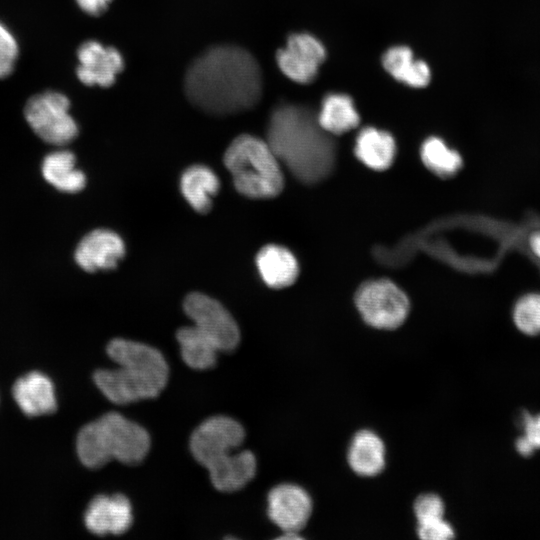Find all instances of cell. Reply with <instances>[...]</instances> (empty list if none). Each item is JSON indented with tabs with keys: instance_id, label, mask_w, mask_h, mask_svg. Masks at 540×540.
Instances as JSON below:
<instances>
[{
	"instance_id": "obj_27",
	"label": "cell",
	"mask_w": 540,
	"mask_h": 540,
	"mask_svg": "<svg viewBox=\"0 0 540 540\" xmlns=\"http://www.w3.org/2000/svg\"><path fill=\"white\" fill-rule=\"evenodd\" d=\"M444 511V503L436 494H422L414 502V513L418 525L431 524L444 519Z\"/></svg>"
},
{
	"instance_id": "obj_19",
	"label": "cell",
	"mask_w": 540,
	"mask_h": 540,
	"mask_svg": "<svg viewBox=\"0 0 540 540\" xmlns=\"http://www.w3.org/2000/svg\"><path fill=\"white\" fill-rule=\"evenodd\" d=\"M220 187L216 174L204 165L186 169L180 180V188L187 202L199 213H206L212 205V197Z\"/></svg>"
},
{
	"instance_id": "obj_28",
	"label": "cell",
	"mask_w": 540,
	"mask_h": 540,
	"mask_svg": "<svg viewBox=\"0 0 540 540\" xmlns=\"http://www.w3.org/2000/svg\"><path fill=\"white\" fill-rule=\"evenodd\" d=\"M18 53V43L14 35L0 22V79L12 73Z\"/></svg>"
},
{
	"instance_id": "obj_2",
	"label": "cell",
	"mask_w": 540,
	"mask_h": 540,
	"mask_svg": "<svg viewBox=\"0 0 540 540\" xmlns=\"http://www.w3.org/2000/svg\"><path fill=\"white\" fill-rule=\"evenodd\" d=\"M267 143L277 159L299 180L325 178L335 161V144L308 108L294 104L276 107L269 119Z\"/></svg>"
},
{
	"instance_id": "obj_7",
	"label": "cell",
	"mask_w": 540,
	"mask_h": 540,
	"mask_svg": "<svg viewBox=\"0 0 540 540\" xmlns=\"http://www.w3.org/2000/svg\"><path fill=\"white\" fill-rule=\"evenodd\" d=\"M69 109L67 96L57 91H45L27 101L24 115L29 126L42 140L62 146L78 135V125Z\"/></svg>"
},
{
	"instance_id": "obj_29",
	"label": "cell",
	"mask_w": 540,
	"mask_h": 540,
	"mask_svg": "<svg viewBox=\"0 0 540 540\" xmlns=\"http://www.w3.org/2000/svg\"><path fill=\"white\" fill-rule=\"evenodd\" d=\"M418 536L423 540H448L455 537L452 526L443 520L417 526Z\"/></svg>"
},
{
	"instance_id": "obj_18",
	"label": "cell",
	"mask_w": 540,
	"mask_h": 540,
	"mask_svg": "<svg viewBox=\"0 0 540 540\" xmlns=\"http://www.w3.org/2000/svg\"><path fill=\"white\" fill-rule=\"evenodd\" d=\"M44 179L59 191L76 193L86 185L85 174L76 167L75 155L69 150L47 154L41 165Z\"/></svg>"
},
{
	"instance_id": "obj_10",
	"label": "cell",
	"mask_w": 540,
	"mask_h": 540,
	"mask_svg": "<svg viewBox=\"0 0 540 540\" xmlns=\"http://www.w3.org/2000/svg\"><path fill=\"white\" fill-rule=\"evenodd\" d=\"M325 56V48L317 38L307 33H297L291 35L286 46L278 50L276 62L286 77L305 84L316 77Z\"/></svg>"
},
{
	"instance_id": "obj_24",
	"label": "cell",
	"mask_w": 540,
	"mask_h": 540,
	"mask_svg": "<svg viewBox=\"0 0 540 540\" xmlns=\"http://www.w3.org/2000/svg\"><path fill=\"white\" fill-rule=\"evenodd\" d=\"M421 158L432 172L441 177L454 175L462 166L460 155L436 137H431L423 143Z\"/></svg>"
},
{
	"instance_id": "obj_26",
	"label": "cell",
	"mask_w": 540,
	"mask_h": 540,
	"mask_svg": "<svg viewBox=\"0 0 540 540\" xmlns=\"http://www.w3.org/2000/svg\"><path fill=\"white\" fill-rule=\"evenodd\" d=\"M520 420L524 435L516 440L515 447L520 455L529 457L535 450L540 449V414L532 416L523 412Z\"/></svg>"
},
{
	"instance_id": "obj_15",
	"label": "cell",
	"mask_w": 540,
	"mask_h": 540,
	"mask_svg": "<svg viewBox=\"0 0 540 540\" xmlns=\"http://www.w3.org/2000/svg\"><path fill=\"white\" fill-rule=\"evenodd\" d=\"M13 397L28 416L47 415L57 408L54 385L41 372H30L19 378L13 386Z\"/></svg>"
},
{
	"instance_id": "obj_22",
	"label": "cell",
	"mask_w": 540,
	"mask_h": 540,
	"mask_svg": "<svg viewBox=\"0 0 540 540\" xmlns=\"http://www.w3.org/2000/svg\"><path fill=\"white\" fill-rule=\"evenodd\" d=\"M320 126L329 134L339 135L357 127L359 114L352 99L344 94H329L317 116Z\"/></svg>"
},
{
	"instance_id": "obj_6",
	"label": "cell",
	"mask_w": 540,
	"mask_h": 540,
	"mask_svg": "<svg viewBox=\"0 0 540 540\" xmlns=\"http://www.w3.org/2000/svg\"><path fill=\"white\" fill-rule=\"evenodd\" d=\"M224 164L237 191L250 198H271L283 188L279 160L267 141L249 134L236 137L224 154Z\"/></svg>"
},
{
	"instance_id": "obj_1",
	"label": "cell",
	"mask_w": 540,
	"mask_h": 540,
	"mask_svg": "<svg viewBox=\"0 0 540 540\" xmlns=\"http://www.w3.org/2000/svg\"><path fill=\"white\" fill-rule=\"evenodd\" d=\"M189 101L215 115H227L253 108L263 90L256 59L234 45L213 46L189 66L184 80Z\"/></svg>"
},
{
	"instance_id": "obj_21",
	"label": "cell",
	"mask_w": 540,
	"mask_h": 540,
	"mask_svg": "<svg viewBox=\"0 0 540 540\" xmlns=\"http://www.w3.org/2000/svg\"><path fill=\"white\" fill-rule=\"evenodd\" d=\"M383 66L396 80L414 88L426 86L430 81V69L422 60H415L412 51L405 46L390 48L383 56Z\"/></svg>"
},
{
	"instance_id": "obj_12",
	"label": "cell",
	"mask_w": 540,
	"mask_h": 540,
	"mask_svg": "<svg viewBox=\"0 0 540 540\" xmlns=\"http://www.w3.org/2000/svg\"><path fill=\"white\" fill-rule=\"evenodd\" d=\"M78 79L85 85L111 86L124 67L123 57L113 47H105L95 40L82 43L77 51Z\"/></svg>"
},
{
	"instance_id": "obj_9",
	"label": "cell",
	"mask_w": 540,
	"mask_h": 540,
	"mask_svg": "<svg viewBox=\"0 0 540 540\" xmlns=\"http://www.w3.org/2000/svg\"><path fill=\"white\" fill-rule=\"evenodd\" d=\"M184 311L194 327L218 352H233L240 342V330L229 311L216 299L202 293H191L184 300Z\"/></svg>"
},
{
	"instance_id": "obj_11",
	"label": "cell",
	"mask_w": 540,
	"mask_h": 540,
	"mask_svg": "<svg viewBox=\"0 0 540 540\" xmlns=\"http://www.w3.org/2000/svg\"><path fill=\"white\" fill-rule=\"evenodd\" d=\"M267 514L283 532L298 533L312 513V499L302 487L284 483L273 487L267 496Z\"/></svg>"
},
{
	"instance_id": "obj_25",
	"label": "cell",
	"mask_w": 540,
	"mask_h": 540,
	"mask_svg": "<svg viewBox=\"0 0 540 540\" xmlns=\"http://www.w3.org/2000/svg\"><path fill=\"white\" fill-rule=\"evenodd\" d=\"M513 319L521 332L530 336L540 334V294L521 297L514 307Z\"/></svg>"
},
{
	"instance_id": "obj_5",
	"label": "cell",
	"mask_w": 540,
	"mask_h": 540,
	"mask_svg": "<svg viewBox=\"0 0 540 540\" xmlns=\"http://www.w3.org/2000/svg\"><path fill=\"white\" fill-rule=\"evenodd\" d=\"M151 445L150 435L141 425L117 412H108L83 426L76 439V451L87 468L98 469L111 460L138 465Z\"/></svg>"
},
{
	"instance_id": "obj_8",
	"label": "cell",
	"mask_w": 540,
	"mask_h": 540,
	"mask_svg": "<svg viewBox=\"0 0 540 540\" xmlns=\"http://www.w3.org/2000/svg\"><path fill=\"white\" fill-rule=\"evenodd\" d=\"M355 303L364 321L378 329L399 327L409 311L407 296L394 283L385 279L361 285Z\"/></svg>"
},
{
	"instance_id": "obj_14",
	"label": "cell",
	"mask_w": 540,
	"mask_h": 540,
	"mask_svg": "<svg viewBox=\"0 0 540 540\" xmlns=\"http://www.w3.org/2000/svg\"><path fill=\"white\" fill-rule=\"evenodd\" d=\"M124 254V242L118 234L108 229H95L80 240L74 259L83 270L95 272L115 268Z\"/></svg>"
},
{
	"instance_id": "obj_20",
	"label": "cell",
	"mask_w": 540,
	"mask_h": 540,
	"mask_svg": "<svg viewBox=\"0 0 540 540\" xmlns=\"http://www.w3.org/2000/svg\"><path fill=\"white\" fill-rule=\"evenodd\" d=\"M395 150L393 137L385 131L367 127L356 138V156L374 170L387 169L392 164Z\"/></svg>"
},
{
	"instance_id": "obj_23",
	"label": "cell",
	"mask_w": 540,
	"mask_h": 540,
	"mask_svg": "<svg viewBox=\"0 0 540 540\" xmlns=\"http://www.w3.org/2000/svg\"><path fill=\"white\" fill-rule=\"evenodd\" d=\"M183 361L196 370L213 368L217 361V348L194 326H185L176 332Z\"/></svg>"
},
{
	"instance_id": "obj_4",
	"label": "cell",
	"mask_w": 540,
	"mask_h": 540,
	"mask_svg": "<svg viewBox=\"0 0 540 540\" xmlns=\"http://www.w3.org/2000/svg\"><path fill=\"white\" fill-rule=\"evenodd\" d=\"M245 439L243 426L235 419L216 415L204 420L190 436V451L204 466L213 486L221 492L245 487L256 474V458L249 450L231 454Z\"/></svg>"
},
{
	"instance_id": "obj_13",
	"label": "cell",
	"mask_w": 540,
	"mask_h": 540,
	"mask_svg": "<svg viewBox=\"0 0 540 540\" xmlns=\"http://www.w3.org/2000/svg\"><path fill=\"white\" fill-rule=\"evenodd\" d=\"M84 523L95 535L123 534L133 523L131 503L121 493L112 496L98 495L89 503Z\"/></svg>"
},
{
	"instance_id": "obj_17",
	"label": "cell",
	"mask_w": 540,
	"mask_h": 540,
	"mask_svg": "<svg viewBox=\"0 0 540 540\" xmlns=\"http://www.w3.org/2000/svg\"><path fill=\"white\" fill-rule=\"evenodd\" d=\"M347 460L356 474L375 476L385 466L384 442L371 430L358 431L350 443Z\"/></svg>"
},
{
	"instance_id": "obj_31",
	"label": "cell",
	"mask_w": 540,
	"mask_h": 540,
	"mask_svg": "<svg viewBox=\"0 0 540 540\" xmlns=\"http://www.w3.org/2000/svg\"><path fill=\"white\" fill-rule=\"evenodd\" d=\"M529 244L532 252L540 258V231L535 232L530 236Z\"/></svg>"
},
{
	"instance_id": "obj_3",
	"label": "cell",
	"mask_w": 540,
	"mask_h": 540,
	"mask_svg": "<svg viewBox=\"0 0 540 540\" xmlns=\"http://www.w3.org/2000/svg\"><path fill=\"white\" fill-rule=\"evenodd\" d=\"M106 352L116 362L117 369H100L93 380L112 403L125 405L157 397L165 388L169 367L163 354L144 343L116 338Z\"/></svg>"
},
{
	"instance_id": "obj_30",
	"label": "cell",
	"mask_w": 540,
	"mask_h": 540,
	"mask_svg": "<svg viewBox=\"0 0 540 540\" xmlns=\"http://www.w3.org/2000/svg\"><path fill=\"white\" fill-rule=\"evenodd\" d=\"M111 0H76L79 7L86 13L98 16L102 14Z\"/></svg>"
},
{
	"instance_id": "obj_16",
	"label": "cell",
	"mask_w": 540,
	"mask_h": 540,
	"mask_svg": "<svg viewBox=\"0 0 540 540\" xmlns=\"http://www.w3.org/2000/svg\"><path fill=\"white\" fill-rule=\"evenodd\" d=\"M256 264L263 281L271 288L287 287L298 275L296 258L282 246H264L256 256Z\"/></svg>"
}]
</instances>
